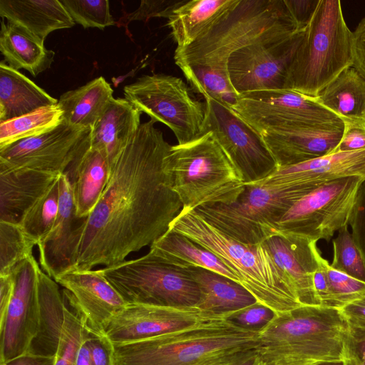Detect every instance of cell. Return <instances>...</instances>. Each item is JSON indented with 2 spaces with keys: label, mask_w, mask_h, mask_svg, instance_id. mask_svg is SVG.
<instances>
[{
  "label": "cell",
  "mask_w": 365,
  "mask_h": 365,
  "mask_svg": "<svg viewBox=\"0 0 365 365\" xmlns=\"http://www.w3.org/2000/svg\"><path fill=\"white\" fill-rule=\"evenodd\" d=\"M152 120L141 123L110 165L106 187L83 218L74 267H110L151 245L182 210L173 188L172 145Z\"/></svg>",
  "instance_id": "obj_1"
},
{
  "label": "cell",
  "mask_w": 365,
  "mask_h": 365,
  "mask_svg": "<svg viewBox=\"0 0 365 365\" xmlns=\"http://www.w3.org/2000/svg\"><path fill=\"white\" fill-rule=\"evenodd\" d=\"M300 31L284 0H240L194 43L176 48L174 60L187 81H229L227 61L232 53Z\"/></svg>",
  "instance_id": "obj_2"
},
{
  "label": "cell",
  "mask_w": 365,
  "mask_h": 365,
  "mask_svg": "<svg viewBox=\"0 0 365 365\" xmlns=\"http://www.w3.org/2000/svg\"><path fill=\"white\" fill-rule=\"evenodd\" d=\"M259 331L229 320L113 344L114 365H230L259 345Z\"/></svg>",
  "instance_id": "obj_3"
},
{
  "label": "cell",
  "mask_w": 365,
  "mask_h": 365,
  "mask_svg": "<svg viewBox=\"0 0 365 365\" xmlns=\"http://www.w3.org/2000/svg\"><path fill=\"white\" fill-rule=\"evenodd\" d=\"M348 329L340 309L302 306L278 314L259 331V361L272 365L344 361Z\"/></svg>",
  "instance_id": "obj_4"
},
{
  "label": "cell",
  "mask_w": 365,
  "mask_h": 365,
  "mask_svg": "<svg viewBox=\"0 0 365 365\" xmlns=\"http://www.w3.org/2000/svg\"><path fill=\"white\" fill-rule=\"evenodd\" d=\"M168 230L188 237L217 256L258 302L277 314L302 306L262 243L239 242L211 225L194 210H182Z\"/></svg>",
  "instance_id": "obj_5"
},
{
  "label": "cell",
  "mask_w": 365,
  "mask_h": 365,
  "mask_svg": "<svg viewBox=\"0 0 365 365\" xmlns=\"http://www.w3.org/2000/svg\"><path fill=\"white\" fill-rule=\"evenodd\" d=\"M352 66V31L339 0H319L291 62L287 89L316 98Z\"/></svg>",
  "instance_id": "obj_6"
},
{
  "label": "cell",
  "mask_w": 365,
  "mask_h": 365,
  "mask_svg": "<svg viewBox=\"0 0 365 365\" xmlns=\"http://www.w3.org/2000/svg\"><path fill=\"white\" fill-rule=\"evenodd\" d=\"M169 164L182 210L232 203L245 187L210 132L186 144L172 145Z\"/></svg>",
  "instance_id": "obj_7"
},
{
  "label": "cell",
  "mask_w": 365,
  "mask_h": 365,
  "mask_svg": "<svg viewBox=\"0 0 365 365\" xmlns=\"http://www.w3.org/2000/svg\"><path fill=\"white\" fill-rule=\"evenodd\" d=\"M99 271L127 304L192 307L200 301L190 268L168 263L150 252Z\"/></svg>",
  "instance_id": "obj_8"
},
{
  "label": "cell",
  "mask_w": 365,
  "mask_h": 365,
  "mask_svg": "<svg viewBox=\"0 0 365 365\" xmlns=\"http://www.w3.org/2000/svg\"><path fill=\"white\" fill-rule=\"evenodd\" d=\"M302 197L292 187L247 184L233 202L204 205L194 210L227 236L257 245L278 233L277 222Z\"/></svg>",
  "instance_id": "obj_9"
},
{
  "label": "cell",
  "mask_w": 365,
  "mask_h": 365,
  "mask_svg": "<svg viewBox=\"0 0 365 365\" xmlns=\"http://www.w3.org/2000/svg\"><path fill=\"white\" fill-rule=\"evenodd\" d=\"M123 94L150 120L170 128L178 145L203 135L205 106L190 96L181 78L166 74L144 75L125 86Z\"/></svg>",
  "instance_id": "obj_10"
},
{
  "label": "cell",
  "mask_w": 365,
  "mask_h": 365,
  "mask_svg": "<svg viewBox=\"0 0 365 365\" xmlns=\"http://www.w3.org/2000/svg\"><path fill=\"white\" fill-rule=\"evenodd\" d=\"M364 178L350 176L317 187L297 200L277 224V232L329 242L348 225L359 186Z\"/></svg>",
  "instance_id": "obj_11"
},
{
  "label": "cell",
  "mask_w": 365,
  "mask_h": 365,
  "mask_svg": "<svg viewBox=\"0 0 365 365\" xmlns=\"http://www.w3.org/2000/svg\"><path fill=\"white\" fill-rule=\"evenodd\" d=\"M203 135L211 133L245 185L262 180L277 169L262 135L236 112L205 98Z\"/></svg>",
  "instance_id": "obj_12"
},
{
  "label": "cell",
  "mask_w": 365,
  "mask_h": 365,
  "mask_svg": "<svg viewBox=\"0 0 365 365\" xmlns=\"http://www.w3.org/2000/svg\"><path fill=\"white\" fill-rule=\"evenodd\" d=\"M232 109L261 135L275 130L323 127L343 123L316 98L289 89L240 94Z\"/></svg>",
  "instance_id": "obj_13"
},
{
  "label": "cell",
  "mask_w": 365,
  "mask_h": 365,
  "mask_svg": "<svg viewBox=\"0 0 365 365\" xmlns=\"http://www.w3.org/2000/svg\"><path fill=\"white\" fill-rule=\"evenodd\" d=\"M303 30L287 38L252 43L232 53L227 72L235 91L240 95L287 89L289 68Z\"/></svg>",
  "instance_id": "obj_14"
},
{
  "label": "cell",
  "mask_w": 365,
  "mask_h": 365,
  "mask_svg": "<svg viewBox=\"0 0 365 365\" xmlns=\"http://www.w3.org/2000/svg\"><path fill=\"white\" fill-rule=\"evenodd\" d=\"M227 319L197 307L128 304L105 324L103 333L113 344H125Z\"/></svg>",
  "instance_id": "obj_15"
},
{
  "label": "cell",
  "mask_w": 365,
  "mask_h": 365,
  "mask_svg": "<svg viewBox=\"0 0 365 365\" xmlns=\"http://www.w3.org/2000/svg\"><path fill=\"white\" fill-rule=\"evenodd\" d=\"M40 269L33 255L20 263L12 272L14 293L4 317L0 319V364L27 354L37 334Z\"/></svg>",
  "instance_id": "obj_16"
},
{
  "label": "cell",
  "mask_w": 365,
  "mask_h": 365,
  "mask_svg": "<svg viewBox=\"0 0 365 365\" xmlns=\"http://www.w3.org/2000/svg\"><path fill=\"white\" fill-rule=\"evenodd\" d=\"M91 128L63 122L52 130L0 149V165L61 175L74 159Z\"/></svg>",
  "instance_id": "obj_17"
},
{
  "label": "cell",
  "mask_w": 365,
  "mask_h": 365,
  "mask_svg": "<svg viewBox=\"0 0 365 365\" xmlns=\"http://www.w3.org/2000/svg\"><path fill=\"white\" fill-rule=\"evenodd\" d=\"M350 176L365 179V149L334 152L299 164L280 167L252 184L293 187L302 195L330 181Z\"/></svg>",
  "instance_id": "obj_18"
},
{
  "label": "cell",
  "mask_w": 365,
  "mask_h": 365,
  "mask_svg": "<svg viewBox=\"0 0 365 365\" xmlns=\"http://www.w3.org/2000/svg\"><path fill=\"white\" fill-rule=\"evenodd\" d=\"M82 312L88 328L103 334L105 324L128 304L99 269H71L53 279Z\"/></svg>",
  "instance_id": "obj_19"
},
{
  "label": "cell",
  "mask_w": 365,
  "mask_h": 365,
  "mask_svg": "<svg viewBox=\"0 0 365 365\" xmlns=\"http://www.w3.org/2000/svg\"><path fill=\"white\" fill-rule=\"evenodd\" d=\"M59 207L54 225L37 247L41 269L50 277L74 267L83 218L76 216L72 189L65 174L58 178Z\"/></svg>",
  "instance_id": "obj_20"
},
{
  "label": "cell",
  "mask_w": 365,
  "mask_h": 365,
  "mask_svg": "<svg viewBox=\"0 0 365 365\" xmlns=\"http://www.w3.org/2000/svg\"><path fill=\"white\" fill-rule=\"evenodd\" d=\"M317 242L302 236L282 232L262 242L302 306H319L314 284L318 269Z\"/></svg>",
  "instance_id": "obj_21"
},
{
  "label": "cell",
  "mask_w": 365,
  "mask_h": 365,
  "mask_svg": "<svg viewBox=\"0 0 365 365\" xmlns=\"http://www.w3.org/2000/svg\"><path fill=\"white\" fill-rule=\"evenodd\" d=\"M344 123L323 127L291 128L262 135L277 168L299 164L332 153L340 142Z\"/></svg>",
  "instance_id": "obj_22"
},
{
  "label": "cell",
  "mask_w": 365,
  "mask_h": 365,
  "mask_svg": "<svg viewBox=\"0 0 365 365\" xmlns=\"http://www.w3.org/2000/svg\"><path fill=\"white\" fill-rule=\"evenodd\" d=\"M110 172L107 158L91 145L89 133L63 173L71 184L78 217H86L94 209L106 187Z\"/></svg>",
  "instance_id": "obj_23"
},
{
  "label": "cell",
  "mask_w": 365,
  "mask_h": 365,
  "mask_svg": "<svg viewBox=\"0 0 365 365\" xmlns=\"http://www.w3.org/2000/svg\"><path fill=\"white\" fill-rule=\"evenodd\" d=\"M59 175L0 165V221L19 224Z\"/></svg>",
  "instance_id": "obj_24"
},
{
  "label": "cell",
  "mask_w": 365,
  "mask_h": 365,
  "mask_svg": "<svg viewBox=\"0 0 365 365\" xmlns=\"http://www.w3.org/2000/svg\"><path fill=\"white\" fill-rule=\"evenodd\" d=\"M141 112L127 99L113 98L91 128L90 141L107 158L110 165L129 143L140 125Z\"/></svg>",
  "instance_id": "obj_25"
},
{
  "label": "cell",
  "mask_w": 365,
  "mask_h": 365,
  "mask_svg": "<svg viewBox=\"0 0 365 365\" xmlns=\"http://www.w3.org/2000/svg\"><path fill=\"white\" fill-rule=\"evenodd\" d=\"M58 285L53 279L40 269L38 283V329L27 354L45 357L56 356L66 307Z\"/></svg>",
  "instance_id": "obj_26"
},
{
  "label": "cell",
  "mask_w": 365,
  "mask_h": 365,
  "mask_svg": "<svg viewBox=\"0 0 365 365\" xmlns=\"http://www.w3.org/2000/svg\"><path fill=\"white\" fill-rule=\"evenodd\" d=\"M0 16L43 42L53 31L75 25L60 0H0Z\"/></svg>",
  "instance_id": "obj_27"
},
{
  "label": "cell",
  "mask_w": 365,
  "mask_h": 365,
  "mask_svg": "<svg viewBox=\"0 0 365 365\" xmlns=\"http://www.w3.org/2000/svg\"><path fill=\"white\" fill-rule=\"evenodd\" d=\"M51 96L23 73L0 63V122L58 104Z\"/></svg>",
  "instance_id": "obj_28"
},
{
  "label": "cell",
  "mask_w": 365,
  "mask_h": 365,
  "mask_svg": "<svg viewBox=\"0 0 365 365\" xmlns=\"http://www.w3.org/2000/svg\"><path fill=\"white\" fill-rule=\"evenodd\" d=\"M240 0H191L173 10L168 19V25L176 48L194 43L211 29Z\"/></svg>",
  "instance_id": "obj_29"
},
{
  "label": "cell",
  "mask_w": 365,
  "mask_h": 365,
  "mask_svg": "<svg viewBox=\"0 0 365 365\" xmlns=\"http://www.w3.org/2000/svg\"><path fill=\"white\" fill-rule=\"evenodd\" d=\"M197 284L200 297L197 307L227 317L231 314L258 302L241 284L217 272L190 267Z\"/></svg>",
  "instance_id": "obj_30"
},
{
  "label": "cell",
  "mask_w": 365,
  "mask_h": 365,
  "mask_svg": "<svg viewBox=\"0 0 365 365\" xmlns=\"http://www.w3.org/2000/svg\"><path fill=\"white\" fill-rule=\"evenodd\" d=\"M0 51L11 68L25 69L36 76L48 69L55 53L47 49L44 42L24 28L1 21Z\"/></svg>",
  "instance_id": "obj_31"
},
{
  "label": "cell",
  "mask_w": 365,
  "mask_h": 365,
  "mask_svg": "<svg viewBox=\"0 0 365 365\" xmlns=\"http://www.w3.org/2000/svg\"><path fill=\"white\" fill-rule=\"evenodd\" d=\"M150 248L149 252L168 263L185 268L206 269L240 283L233 271L217 256L177 232L168 230Z\"/></svg>",
  "instance_id": "obj_32"
},
{
  "label": "cell",
  "mask_w": 365,
  "mask_h": 365,
  "mask_svg": "<svg viewBox=\"0 0 365 365\" xmlns=\"http://www.w3.org/2000/svg\"><path fill=\"white\" fill-rule=\"evenodd\" d=\"M113 93L110 83L103 76L63 93L58 101L63 122L75 127L92 128L114 98Z\"/></svg>",
  "instance_id": "obj_33"
},
{
  "label": "cell",
  "mask_w": 365,
  "mask_h": 365,
  "mask_svg": "<svg viewBox=\"0 0 365 365\" xmlns=\"http://www.w3.org/2000/svg\"><path fill=\"white\" fill-rule=\"evenodd\" d=\"M316 98L342 121L365 120V78L353 67L344 70Z\"/></svg>",
  "instance_id": "obj_34"
},
{
  "label": "cell",
  "mask_w": 365,
  "mask_h": 365,
  "mask_svg": "<svg viewBox=\"0 0 365 365\" xmlns=\"http://www.w3.org/2000/svg\"><path fill=\"white\" fill-rule=\"evenodd\" d=\"M318 269L314 277L319 306L341 309L365 297V282L333 269L319 248L316 251Z\"/></svg>",
  "instance_id": "obj_35"
},
{
  "label": "cell",
  "mask_w": 365,
  "mask_h": 365,
  "mask_svg": "<svg viewBox=\"0 0 365 365\" xmlns=\"http://www.w3.org/2000/svg\"><path fill=\"white\" fill-rule=\"evenodd\" d=\"M62 116L63 112L56 104L0 122V149L53 130L62 123Z\"/></svg>",
  "instance_id": "obj_36"
},
{
  "label": "cell",
  "mask_w": 365,
  "mask_h": 365,
  "mask_svg": "<svg viewBox=\"0 0 365 365\" xmlns=\"http://www.w3.org/2000/svg\"><path fill=\"white\" fill-rule=\"evenodd\" d=\"M36 242L19 224L0 221V275L11 274L16 267L33 256Z\"/></svg>",
  "instance_id": "obj_37"
},
{
  "label": "cell",
  "mask_w": 365,
  "mask_h": 365,
  "mask_svg": "<svg viewBox=\"0 0 365 365\" xmlns=\"http://www.w3.org/2000/svg\"><path fill=\"white\" fill-rule=\"evenodd\" d=\"M58 178L46 193L24 215L19 225L37 245L52 230L58 213Z\"/></svg>",
  "instance_id": "obj_38"
},
{
  "label": "cell",
  "mask_w": 365,
  "mask_h": 365,
  "mask_svg": "<svg viewBox=\"0 0 365 365\" xmlns=\"http://www.w3.org/2000/svg\"><path fill=\"white\" fill-rule=\"evenodd\" d=\"M66 302L65 319L55 365H76L78 349L86 333L87 326L83 315L67 293H63Z\"/></svg>",
  "instance_id": "obj_39"
},
{
  "label": "cell",
  "mask_w": 365,
  "mask_h": 365,
  "mask_svg": "<svg viewBox=\"0 0 365 365\" xmlns=\"http://www.w3.org/2000/svg\"><path fill=\"white\" fill-rule=\"evenodd\" d=\"M348 226L341 228L332 240L333 259L330 265L337 271L365 282V262Z\"/></svg>",
  "instance_id": "obj_40"
},
{
  "label": "cell",
  "mask_w": 365,
  "mask_h": 365,
  "mask_svg": "<svg viewBox=\"0 0 365 365\" xmlns=\"http://www.w3.org/2000/svg\"><path fill=\"white\" fill-rule=\"evenodd\" d=\"M75 24L84 29L106 27L116 24L110 12L108 0H60Z\"/></svg>",
  "instance_id": "obj_41"
},
{
  "label": "cell",
  "mask_w": 365,
  "mask_h": 365,
  "mask_svg": "<svg viewBox=\"0 0 365 365\" xmlns=\"http://www.w3.org/2000/svg\"><path fill=\"white\" fill-rule=\"evenodd\" d=\"M185 0H143L139 7L133 12L124 13V15L116 24L118 26L128 27L133 21H148L153 17L168 19L175 9L181 5Z\"/></svg>",
  "instance_id": "obj_42"
},
{
  "label": "cell",
  "mask_w": 365,
  "mask_h": 365,
  "mask_svg": "<svg viewBox=\"0 0 365 365\" xmlns=\"http://www.w3.org/2000/svg\"><path fill=\"white\" fill-rule=\"evenodd\" d=\"M277 314L269 307L256 302L227 317V320L243 329L260 331L275 317Z\"/></svg>",
  "instance_id": "obj_43"
},
{
  "label": "cell",
  "mask_w": 365,
  "mask_h": 365,
  "mask_svg": "<svg viewBox=\"0 0 365 365\" xmlns=\"http://www.w3.org/2000/svg\"><path fill=\"white\" fill-rule=\"evenodd\" d=\"M348 225L351 227L352 238L365 262V179L359 186Z\"/></svg>",
  "instance_id": "obj_44"
},
{
  "label": "cell",
  "mask_w": 365,
  "mask_h": 365,
  "mask_svg": "<svg viewBox=\"0 0 365 365\" xmlns=\"http://www.w3.org/2000/svg\"><path fill=\"white\" fill-rule=\"evenodd\" d=\"M87 326V325H86ZM86 342L93 365H114L113 344L103 334L90 330L87 327Z\"/></svg>",
  "instance_id": "obj_45"
},
{
  "label": "cell",
  "mask_w": 365,
  "mask_h": 365,
  "mask_svg": "<svg viewBox=\"0 0 365 365\" xmlns=\"http://www.w3.org/2000/svg\"><path fill=\"white\" fill-rule=\"evenodd\" d=\"M343 123V134L333 153L365 149V120H346Z\"/></svg>",
  "instance_id": "obj_46"
},
{
  "label": "cell",
  "mask_w": 365,
  "mask_h": 365,
  "mask_svg": "<svg viewBox=\"0 0 365 365\" xmlns=\"http://www.w3.org/2000/svg\"><path fill=\"white\" fill-rule=\"evenodd\" d=\"M344 365H365V329L349 327Z\"/></svg>",
  "instance_id": "obj_47"
},
{
  "label": "cell",
  "mask_w": 365,
  "mask_h": 365,
  "mask_svg": "<svg viewBox=\"0 0 365 365\" xmlns=\"http://www.w3.org/2000/svg\"><path fill=\"white\" fill-rule=\"evenodd\" d=\"M365 78V16L352 32V66Z\"/></svg>",
  "instance_id": "obj_48"
},
{
  "label": "cell",
  "mask_w": 365,
  "mask_h": 365,
  "mask_svg": "<svg viewBox=\"0 0 365 365\" xmlns=\"http://www.w3.org/2000/svg\"><path fill=\"white\" fill-rule=\"evenodd\" d=\"M300 30L309 22L319 0H284Z\"/></svg>",
  "instance_id": "obj_49"
},
{
  "label": "cell",
  "mask_w": 365,
  "mask_h": 365,
  "mask_svg": "<svg viewBox=\"0 0 365 365\" xmlns=\"http://www.w3.org/2000/svg\"><path fill=\"white\" fill-rule=\"evenodd\" d=\"M350 327L365 329V297L340 309Z\"/></svg>",
  "instance_id": "obj_50"
},
{
  "label": "cell",
  "mask_w": 365,
  "mask_h": 365,
  "mask_svg": "<svg viewBox=\"0 0 365 365\" xmlns=\"http://www.w3.org/2000/svg\"><path fill=\"white\" fill-rule=\"evenodd\" d=\"M14 289V278L11 273L0 275V319L4 317L10 304Z\"/></svg>",
  "instance_id": "obj_51"
},
{
  "label": "cell",
  "mask_w": 365,
  "mask_h": 365,
  "mask_svg": "<svg viewBox=\"0 0 365 365\" xmlns=\"http://www.w3.org/2000/svg\"><path fill=\"white\" fill-rule=\"evenodd\" d=\"M56 356L45 357L26 354L0 365H55Z\"/></svg>",
  "instance_id": "obj_52"
},
{
  "label": "cell",
  "mask_w": 365,
  "mask_h": 365,
  "mask_svg": "<svg viewBox=\"0 0 365 365\" xmlns=\"http://www.w3.org/2000/svg\"><path fill=\"white\" fill-rule=\"evenodd\" d=\"M86 333L78 349L76 356V365H93L88 346L86 342Z\"/></svg>",
  "instance_id": "obj_53"
},
{
  "label": "cell",
  "mask_w": 365,
  "mask_h": 365,
  "mask_svg": "<svg viewBox=\"0 0 365 365\" xmlns=\"http://www.w3.org/2000/svg\"><path fill=\"white\" fill-rule=\"evenodd\" d=\"M258 362L259 356L256 348L250 350L230 365H257Z\"/></svg>",
  "instance_id": "obj_54"
},
{
  "label": "cell",
  "mask_w": 365,
  "mask_h": 365,
  "mask_svg": "<svg viewBox=\"0 0 365 365\" xmlns=\"http://www.w3.org/2000/svg\"><path fill=\"white\" fill-rule=\"evenodd\" d=\"M314 365H344L343 361L340 362H322V363H318Z\"/></svg>",
  "instance_id": "obj_55"
},
{
  "label": "cell",
  "mask_w": 365,
  "mask_h": 365,
  "mask_svg": "<svg viewBox=\"0 0 365 365\" xmlns=\"http://www.w3.org/2000/svg\"><path fill=\"white\" fill-rule=\"evenodd\" d=\"M318 364V363H317ZM316 364H307V365H314ZM257 365H272V364H262L260 361H259V362H258V364Z\"/></svg>",
  "instance_id": "obj_56"
}]
</instances>
